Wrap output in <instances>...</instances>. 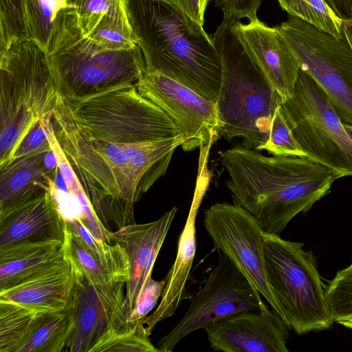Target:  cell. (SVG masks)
<instances>
[{"label":"cell","mask_w":352,"mask_h":352,"mask_svg":"<svg viewBox=\"0 0 352 352\" xmlns=\"http://www.w3.org/2000/svg\"><path fill=\"white\" fill-rule=\"evenodd\" d=\"M219 155L234 204L270 234L280 235L295 216L309 210L340 178L333 170L305 157H267L241 145Z\"/></svg>","instance_id":"cell-1"},{"label":"cell","mask_w":352,"mask_h":352,"mask_svg":"<svg viewBox=\"0 0 352 352\" xmlns=\"http://www.w3.org/2000/svg\"><path fill=\"white\" fill-rule=\"evenodd\" d=\"M146 72L162 74L217 102L222 61L212 38L170 0H125Z\"/></svg>","instance_id":"cell-2"},{"label":"cell","mask_w":352,"mask_h":352,"mask_svg":"<svg viewBox=\"0 0 352 352\" xmlns=\"http://www.w3.org/2000/svg\"><path fill=\"white\" fill-rule=\"evenodd\" d=\"M46 52L57 91L72 100L136 86L146 72L138 44L115 47L87 36L69 6L57 12Z\"/></svg>","instance_id":"cell-3"},{"label":"cell","mask_w":352,"mask_h":352,"mask_svg":"<svg viewBox=\"0 0 352 352\" xmlns=\"http://www.w3.org/2000/svg\"><path fill=\"white\" fill-rule=\"evenodd\" d=\"M234 23L223 19L210 35L223 68L216 102L218 139L241 138L245 148L257 150L268 139L274 110L282 100L249 56L234 30Z\"/></svg>","instance_id":"cell-4"},{"label":"cell","mask_w":352,"mask_h":352,"mask_svg":"<svg viewBox=\"0 0 352 352\" xmlns=\"http://www.w3.org/2000/svg\"><path fill=\"white\" fill-rule=\"evenodd\" d=\"M47 52L32 39L12 41L0 52V165L21 141L52 115L56 97Z\"/></svg>","instance_id":"cell-5"},{"label":"cell","mask_w":352,"mask_h":352,"mask_svg":"<svg viewBox=\"0 0 352 352\" xmlns=\"http://www.w3.org/2000/svg\"><path fill=\"white\" fill-rule=\"evenodd\" d=\"M267 277L278 314L302 336L330 328L334 322L325 298L317 260L305 243L263 232Z\"/></svg>","instance_id":"cell-6"},{"label":"cell","mask_w":352,"mask_h":352,"mask_svg":"<svg viewBox=\"0 0 352 352\" xmlns=\"http://www.w3.org/2000/svg\"><path fill=\"white\" fill-rule=\"evenodd\" d=\"M54 135L102 223L118 229L135 223L134 209L122 193L110 161L57 91L50 116Z\"/></svg>","instance_id":"cell-7"},{"label":"cell","mask_w":352,"mask_h":352,"mask_svg":"<svg viewBox=\"0 0 352 352\" xmlns=\"http://www.w3.org/2000/svg\"><path fill=\"white\" fill-rule=\"evenodd\" d=\"M65 99L89 134L101 140L134 144L179 135L172 120L160 107L143 96L136 86L89 98Z\"/></svg>","instance_id":"cell-8"},{"label":"cell","mask_w":352,"mask_h":352,"mask_svg":"<svg viewBox=\"0 0 352 352\" xmlns=\"http://www.w3.org/2000/svg\"><path fill=\"white\" fill-rule=\"evenodd\" d=\"M283 115L307 157L352 176V140L322 88L300 69L294 92L281 104Z\"/></svg>","instance_id":"cell-9"},{"label":"cell","mask_w":352,"mask_h":352,"mask_svg":"<svg viewBox=\"0 0 352 352\" xmlns=\"http://www.w3.org/2000/svg\"><path fill=\"white\" fill-rule=\"evenodd\" d=\"M278 28L300 69L324 91L342 122L352 124V49L347 41L292 16Z\"/></svg>","instance_id":"cell-10"},{"label":"cell","mask_w":352,"mask_h":352,"mask_svg":"<svg viewBox=\"0 0 352 352\" xmlns=\"http://www.w3.org/2000/svg\"><path fill=\"white\" fill-rule=\"evenodd\" d=\"M190 300L184 317L160 339L156 346L160 352L173 351L183 338L216 320L236 312L268 307L260 293L221 252L202 287Z\"/></svg>","instance_id":"cell-11"},{"label":"cell","mask_w":352,"mask_h":352,"mask_svg":"<svg viewBox=\"0 0 352 352\" xmlns=\"http://www.w3.org/2000/svg\"><path fill=\"white\" fill-rule=\"evenodd\" d=\"M204 223L214 246L278 314L266 274L264 232L258 221L241 206L223 202L205 210Z\"/></svg>","instance_id":"cell-12"},{"label":"cell","mask_w":352,"mask_h":352,"mask_svg":"<svg viewBox=\"0 0 352 352\" xmlns=\"http://www.w3.org/2000/svg\"><path fill=\"white\" fill-rule=\"evenodd\" d=\"M136 87L175 123L179 135L186 139L183 150L190 151L218 140L220 123L215 102L157 72H146Z\"/></svg>","instance_id":"cell-13"},{"label":"cell","mask_w":352,"mask_h":352,"mask_svg":"<svg viewBox=\"0 0 352 352\" xmlns=\"http://www.w3.org/2000/svg\"><path fill=\"white\" fill-rule=\"evenodd\" d=\"M205 330L216 351H289V328L272 308L236 312L212 322Z\"/></svg>","instance_id":"cell-14"},{"label":"cell","mask_w":352,"mask_h":352,"mask_svg":"<svg viewBox=\"0 0 352 352\" xmlns=\"http://www.w3.org/2000/svg\"><path fill=\"white\" fill-rule=\"evenodd\" d=\"M247 52L257 65L282 103L294 94L300 65L278 27L271 28L258 19L234 24Z\"/></svg>","instance_id":"cell-15"},{"label":"cell","mask_w":352,"mask_h":352,"mask_svg":"<svg viewBox=\"0 0 352 352\" xmlns=\"http://www.w3.org/2000/svg\"><path fill=\"white\" fill-rule=\"evenodd\" d=\"M177 212L174 206L156 221L129 224L113 232V241L124 249L129 261L125 294L129 316L151 278L154 263Z\"/></svg>","instance_id":"cell-16"},{"label":"cell","mask_w":352,"mask_h":352,"mask_svg":"<svg viewBox=\"0 0 352 352\" xmlns=\"http://www.w3.org/2000/svg\"><path fill=\"white\" fill-rule=\"evenodd\" d=\"M57 168L52 150L0 165V220L50 191Z\"/></svg>","instance_id":"cell-17"},{"label":"cell","mask_w":352,"mask_h":352,"mask_svg":"<svg viewBox=\"0 0 352 352\" xmlns=\"http://www.w3.org/2000/svg\"><path fill=\"white\" fill-rule=\"evenodd\" d=\"M71 266L75 276L71 305L75 324L65 351L90 352L109 328L122 329L130 324L114 312L81 272Z\"/></svg>","instance_id":"cell-18"},{"label":"cell","mask_w":352,"mask_h":352,"mask_svg":"<svg viewBox=\"0 0 352 352\" xmlns=\"http://www.w3.org/2000/svg\"><path fill=\"white\" fill-rule=\"evenodd\" d=\"M75 276L65 258L12 287L0 289V300L12 301L38 312L67 310L73 299Z\"/></svg>","instance_id":"cell-19"},{"label":"cell","mask_w":352,"mask_h":352,"mask_svg":"<svg viewBox=\"0 0 352 352\" xmlns=\"http://www.w3.org/2000/svg\"><path fill=\"white\" fill-rule=\"evenodd\" d=\"M201 199H195L179 236L175 261L165 277L161 300L155 310L140 320L150 336L155 326L173 316L179 303L190 299L186 288L196 252V217Z\"/></svg>","instance_id":"cell-20"},{"label":"cell","mask_w":352,"mask_h":352,"mask_svg":"<svg viewBox=\"0 0 352 352\" xmlns=\"http://www.w3.org/2000/svg\"><path fill=\"white\" fill-rule=\"evenodd\" d=\"M65 221L50 191L0 220V247L30 239H64Z\"/></svg>","instance_id":"cell-21"},{"label":"cell","mask_w":352,"mask_h":352,"mask_svg":"<svg viewBox=\"0 0 352 352\" xmlns=\"http://www.w3.org/2000/svg\"><path fill=\"white\" fill-rule=\"evenodd\" d=\"M65 258L63 240L30 239L0 247V289L15 285Z\"/></svg>","instance_id":"cell-22"},{"label":"cell","mask_w":352,"mask_h":352,"mask_svg":"<svg viewBox=\"0 0 352 352\" xmlns=\"http://www.w3.org/2000/svg\"><path fill=\"white\" fill-rule=\"evenodd\" d=\"M74 9L83 32L92 35L104 30H116L134 41L125 0H65ZM136 43V42H135Z\"/></svg>","instance_id":"cell-23"},{"label":"cell","mask_w":352,"mask_h":352,"mask_svg":"<svg viewBox=\"0 0 352 352\" xmlns=\"http://www.w3.org/2000/svg\"><path fill=\"white\" fill-rule=\"evenodd\" d=\"M74 324L71 307L65 311L43 312L32 333L16 352L65 351Z\"/></svg>","instance_id":"cell-24"},{"label":"cell","mask_w":352,"mask_h":352,"mask_svg":"<svg viewBox=\"0 0 352 352\" xmlns=\"http://www.w3.org/2000/svg\"><path fill=\"white\" fill-rule=\"evenodd\" d=\"M45 130L69 193L80 207L82 222L97 239L110 243L113 241V232L102 223L96 213L81 182L59 146L52 125L47 124Z\"/></svg>","instance_id":"cell-25"},{"label":"cell","mask_w":352,"mask_h":352,"mask_svg":"<svg viewBox=\"0 0 352 352\" xmlns=\"http://www.w3.org/2000/svg\"><path fill=\"white\" fill-rule=\"evenodd\" d=\"M74 236L107 270L120 280H128L129 261L124 249L118 243L97 239L86 228L80 218L65 221Z\"/></svg>","instance_id":"cell-26"},{"label":"cell","mask_w":352,"mask_h":352,"mask_svg":"<svg viewBox=\"0 0 352 352\" xmlns=\"http://www.w3.org/2000/svg\"><path fill=\"white\" fill-rule=\"evenodd\" d=\"M43 312L0 300V352H16L29 337Z\"/></svg>","instance_id":"cell-27"},{"label":"cell","mask_w":352,"mask_h":352,"mask_svg":"<svg viewBox=\"0 0 352 352\" xmlns=\"http://www.w3.org/2000/svg\"><path fill=\"white\" fill-rule=\"evenodd\" d=\"M289 16L296 17L320 31L344 38V20L326 0H277Z\"/></svg>","instance_id":"cell-28"},{"label":"cell","mask_w":352,"mask_h":352,"mask_svg":"<svg viewBox=\"0 0 352 352\" xmlns=\"http://www.w3.org/2000/svg\"><path fill=\"white\" fill-rule=\"evenodd\" d=\"M90 352H160L140 320L122 329L109 328Z\"/></svg>","instance_id":"cell-29"},{"label":"cell","mask_w":352,"mask_h":352,"mask_svg":"<svg viewBox=\"0 0 352 352\" xmlns=\"http://www.w3.org/2000/svg\"><path fill=\"white\" fill-rule=\"evenodd\" d=\"M30 38L47 49L53 21L65 0H23Z\"/></svg>","instance_id":"cell-30"},{"label":"cell","mask_w":352,"mask_h":352,"mask_svg":"<svg viewBox=\"0 0 352 352\" xmlns=\"http://www.w3.org/2000/svg\"><path fill=\"white\" fill-rule=\"evenodd\" d=\"M24 39H31L24 1L0 0V52Z\"/></svg>","instance_id":"cell-31"},{"label":"cell","mask_w":352,"mask_h":352,"mask_svg":"<svg viewBox=\"0 0 352 352\" xmlns=\"http://www.w3.org/2000/svg\"><path fill=\"white\" fill-rule=\"evenodd\" d=\"M325 298L334 322L352 316V263L325 285Z\"/></svg>","instance_id":"cell-32"},{"label":"cell","mask_w":352,"mask_h":352,"mask_svg":"<svg viewBox=\"0 0 352 352\" xmlns=\"http://www.w3.org/2000/svg\"><path fill=\"white\" fill-rule=\"evenodd\" d=\"M258 151L265 150L276 156L305 157L306 153L296 140L283 113L281 104L274 110L267 140Z\"/></svg>","instance_id":"cell-33"},{"label":"cell","mask_w":352,"mask_h":352,"mask_svg":"<svg viewBox=\"0 0 352 352\" xmlns=\"http://www.w3.org/2000/svg\"><path fill=\"white\" fill-rule=\"evenodd\" d=\"M166 281L149 279L146 287L142 292L134 309L127 318V323L134 324L141 320L156 306L158 299L161 297Z\"/></svg>","instance_id":"cell-34"},{"label":"cell","mask_w":352,"mask_h":352,"mask_svg":"<svg viewBox=\"0 0 352 352\" xmlns=\"http://www.w3.org/2000/svg\"><path fill=\"white\" fill-rule=\"evenodd\" d=\"M223 13V19L234 22L248 18L250 21L257 18L261 0H214Z\"/></svg>","instance_id":"cell-35"},{"label":"cell","mask_w":352,"mask_h":352,"mask_svg":"<svg viewBox=\"0 0 352 352\" xmlns=\"http://www.w3.org/2000/svg\"><path fill=\"white\" fill-rule=\"evenodd\" d=\"M50 151L51 146L41 120L24 137L13 158Z\"/></svg>","instance_id":"cell-36"},{"label":"cell","mask_w":352,"mask_h":352,"mask_svg":"<svg viewBox=\"0 0 352 352\" xmlns=\"http://www.w3.org/2000/svg\"><path fill=\"white\" fill-rule=\"evenodd\" d=\"M171 1L198 23L204 25L206 10L210 0Z\"/></svg>","instance_id":"cell-37"},{"label":"cell","mask_w":352,"mask_h":352,"mask_svg":"<svg viewBox=\"0 0 352 352\" xmlns=\"http://www.w3.org/2000/svg\"><path fill=\"white\" fill-rule=\"evenodd\" d=\"M344 21L352 18V0H326Z\"/></svg>","instance_id":"cell-38"},{"label":"cell","mask_w":352,"mask_h":352,"mask_svg":"<svg viewBox=\"0 0 352 352\" xmlns=\"http://www.w3.org/2000/svg\"><path fill=\"white\" fill-rule=\"evenodd\" d=\"M344 38L347 41L352 49V25H344Z\"/></svg>","instance_id":"cell-39"},{"label":"cell","mask_w":352,"mask_h":352,"mask_svg":"<svg viewBox=\"0 0 352 352\" xmlns=\"http://www.w3.org/2000/svg\"><path fill=\"white\" fill-rule=\"evenodd\" d=\"M337 323L345 327L352 329V316L347 318L343 319L338 322Z\"/></svg>","instance_id":"cell-40"},{"label":"cell","mask_w":352,"mask_h":352,"mask_svg":"<svg viewBox=\"0 0 352 352\" xmlns=\"http://www.w3.org/2000/svg\"><path fill=\"white\" fill-rule=\"evenodd\" d=\"M343 126H344V128L345 129L349 137L352 140V124L343 123Z\"/></svg>","instance_id":"cell-41"},{"label":"cell","mask_w":352,"mask_h":352,"mask_svg":"<svg viewBox=\"0 0 352 352\" xmlns=\"http://www.w3.org/2000/svg\"><path fill=\"white\" fill-rule=\"evenodd\" d=\"M344 25H352V18L349 20L344 21Z\"/></svg>","instance_id":"cell-42"}]
</instances>
